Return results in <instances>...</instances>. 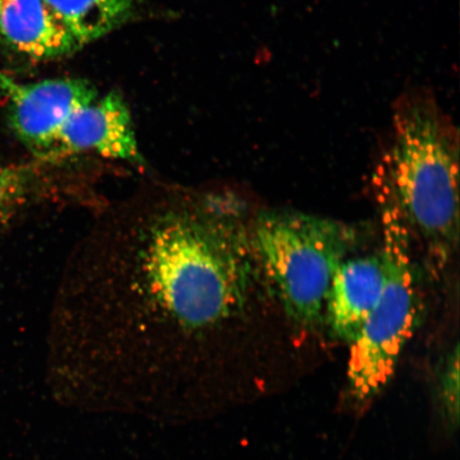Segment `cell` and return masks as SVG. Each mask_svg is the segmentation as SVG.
Wrapping results in <instances>:
<instances>
[{"mask_svg":"<svg viewBox=\"0 0 460 460\" xmlns=\"http://www.w3.org/2000/svg\"><path fill=\"white\" fill-rule=\"evenodd\" d=\"M258 279L235 195L137 189L68 258L51 321V394L78 411L197 422L212 344L244 314Z\"/></svg>","mask_w":460,"mask_h":460,"instance_id":"6da1fadb","label":"cell"},{"mask_svg":"<svg viewBox=\"0 0 460 460\" xmlns=\"http://www.w3.org/2000/svg\"><path fill=\"white\" fill-rule=\"evenodd\" d=\"M394 111L393 144L384 160L411 237L438 274L459 241L458 131L424 86L405 91Z\"/></svg>","mask_w":460,"mask_h":460,"instance_id":"7a4b0ae2","label":"cell"},{"mask_svg":"<svg viewBox=\"0 0 460 460\" xmlns=\"http://www.w3.org/2000/svg\"><path fill=\"white\" fill-rule=\"evenodd\" d=\"M259 276L292 322L314 329L333 276L358 245V230L333 218L274 209L251 218Z\"/></svg>","mask_w":460,"mask_h":460,"instance_id":"3957f363","label":"cell"},{"mask_svg":"<svg viewBox=\"0 0 460 460\" xmlns=\"http://www.w3.org/2000/svg\"><path fill=\"white\" fill-rule=\"evenodd\" d=\"M383 230L385 281L381 296L358 338L350 343L349 394L367 402L387 386L418 325L420 302L412 237L396 201L386 164L373 177Z\"/></svg>","mask_w":460,"mask_h":460,"instance_id":"277c9868","label":"cell"},{"mask_svg":"<svg viewBox=\"0 0 460 460\" xmlns=\"http://www.w3.org/2000/svg\"><path fill=\"white\" fill-rule=\"evenodd\" d=\"M99 93L85 79H49L22 84L0 72V100L7 102L9 124L36 160L55 163L58 136L76 109Z\"/></svg>","mask_w":460,"mask_h":460,"instance_id":"5b68a950","label":"cell"},{"mask_svg":"<svg viewBox=\"0 0 460 460\" xmlns=\"http://www.w3.org/2000/svg\"><path fill=\"white\" fill-rule=\"evenodd\" d=\"M84 154H94L137 168L146 166L129 108L117 92H111L102 99L99 96L76 109L63 125L56 144L55 163Z\"/></svg>","mask_w":460,"mask_h":460,"instance_id":"8992f818","label":"cell"},{"mask_svg":"<svg viewBox=\"0 0 460 460\" xmlns=\"http://www.w3.org/2000/svg\"><path fill=\"white\" fill-rule=\"evenodd\" d=\"M385 281L381 254L348 258L337 270L325 301L332 336L352 343L376 308Z\"/></svg>","mask_w":460,"mask_h":460,"instance_id":"52a82bcc","label":"cell"},{"mask_svg":"<svg viewBox=\"0 0 460 460\" xmlns=\"http://www.w3.org/2000/svg\"><path fill=\"white\" fill-rule=\"evenodd\" d=\"M0 39L15 53L40 61L82 49L43 0H0Z\"/></svg>","mask_w":460,"mask_h":460,"instance_id":"ba28073f","label":"cell"},{"mask_svg":"<svg viewBox=\"0 0 460 460\" xmlns=\"http://www.w3.org/2000/svg\"><path fill=\"white\" fill-rule=\"evenodd\" d=\"M82 46L96 41L125 24L134 0H43Z\"/></svg>","mask_w":460,"mask_h":460,"instance_id":"9c48e42d","label":"cell"},{"mask_svg":"<svg viewBox=\"0 0 460 460\" xmlns=\"http://www.w3.org/2000/svg\"><path fill=\"white\" fill-rule=\"evenodd\" d=\"M67 163L36 160L27 164H0V217L44 192L48 182L55 181L56 172Z\"/></svg>","mask_w":460,"mask_h":460,"instance_id":"30bf717a","label":"cell"},{"mask_svg":"<svg viewBox=\"0 0 460 460\" xmlns=\"http://www.w3.org/2000/svg\"><path fill=\"white\" fill-rule=\"evenodd\" d=\"M459 349L458 343L441 366L438 387V402L442 417L450 427L457 428L459 421Z\"/></svg>","mask_w":460,"mask_h":460,"instance_id":"8fae6325","label":"cell"}]
</instances>
